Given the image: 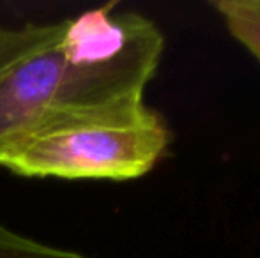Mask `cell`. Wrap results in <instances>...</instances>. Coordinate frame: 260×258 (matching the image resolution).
Here are the masks:
<instances>
[{
    "label": "cell",
    "mask_w": 260,
    "mask_h": 258,
    "mask_svg": "<svg viewBox=\"0 0 260 258\" xmlns=\"http://www.w3.org/2000/svg\"><path fill=\"white\" fill-rule=\"evenodd\" d=\"M117 2L55 23L0 27V163L25 141L144 101L165 50L159 27Z\"/></svg>",
    "instance_id": "cell-1"
},
{
    "label": "cell",
    "mask_w": 260,
    "mask_h": 258,
    "mask_svg": "<svg viewBox=\"0 0 260 258\" xmlns=\"http://www.w3.org/2000/svg\"><path fill=\"white\" fill-rule=\"evenodd\" d=\"M168 145L167 122L142 101L112 117L32 138L0 166L23 177L131 180L151 172Z\"/></svg>",
    "instance_id": "cell-2"
},
{
    "label": "cell",
    "mask_w": 260,
    "mask_h": 258,
    "mask_svg": "<svg viewBox=\"0 0 260 258\" xmlns=\"http://www.w3.org/2000/svg\"><path fill=\"white\" fill-rule=\"evenodd\" d=\"M226 30L260 62V0L212 2Z\"/></svg>",
    "instance_id": "cell-3"
},
{
    "label": "cell",
    "mask_w": 260,
    "mask_h": 258,
    "mask_svg": "<svg viewBox=\"0 0 260 258\" xmlns=\"http://www.w3.org/2000/svg\"><path fill=\"white\" fill-rule=\"evenodd\" d=\"M0 258H90L80 251L36 241L0 223Z\"/></svg>",
    "instance_id": "cell-4"
}]
</instances>
